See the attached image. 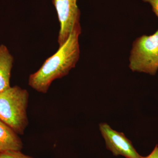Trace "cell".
Listing matches in <instances>:
<instances>
[{"label": "cell", "instance_id": "obj_1", "mask_svg": "<svg viewBox=\"0 0 158 158\" xmlns=\"http://www.w3.org/2000/svg\"><path fill=\"white\" fill-rule=\"evenodd\" d=\"M81 32L80 23L75 26L68 40L40 68L29 77L28 85L37 92L45 94L52 82L65 76L75 67L80 57L79 37Z\"/></svg>", "mask_w": 158, "mask_h": 158}, {"label": "cell", "instance_id": "obj_2", "mask_svg": "<svg viewBox=\"0 0 158 158\" xmlns=\"http://www.w3.org/2000/svg\"><path fill=\"white\" fill-rule=\"evenodd\" d=\"M29 98L28 91L18 86L0 93V120L18 135H23L28 125L27 110Z\"/></svg>", "mask_w": 158, "mask_h": 158}, {"label": "cell", "instance_id": "obj_3", "mask_svg": "<svg viewBox=\"0 0 158 158\" xmlns=\"http://www.w3.org/2000/svg\"><path fill=\"white\" fill-rule=\"evenodd\" d=\"M129 68L134 72L154 75L158 70V29L149 36L143 35L133 43Z\"/></svg>", "mask_w": 158, "mask_h": 158}, {"label": "cell", "instance_id": "obj_4", "mask_svg": "<svg viewBox=\"0 0 158 158\" xmlns=\"http://www.w3.org/2000/svg\"><path fill=\"white\" fill-rule=\"evenodd\" d=\"M60 24L58 42L61 46L68 40L75 26L80 23L81 11L77 0H52Z\"/></svg>", "mask_w": 158, "mask_h": 158}, {"label": "cell", "instance_id": "obj_5", "mask_svg": "<svg viewBox=\"0 0 158 158\" xmlns=\"http://www.w3.org/2000/svg\"><path fill=\"white\" fill-rule=\"evenodd\" d=\"M99 129L106 142V147L115 156L126 158H141L132 144L123 133L113 130L106 123L99 124Z\"/></svg>", "mask_w": 158, "mask_h": 158}, {"label": "cell", "instance_id": "obj_6", "mask_svg": "<svg viewBox=\"0 0 158 158\" xmlns=\"http://www.w3.org/2000/svg\"><path fill=\"white\" fill-rule=\"evenodd\" d=\"M14 58L7 47L0 45V93L9 89L10 86L11 71Z\"/></svg>", "mask_w": 158, "mask_h": 158}, {"label": "cell", "instance_id": "obj_7", "mask_svg": "<svg viewBox=\"0 0 158 158\" xmlns=\"http://www.w3.org/2000/svg\"><path fill=\"white\" fill-rule=\"evenodd\" d=\"M23 146L22 141L17 133L0 120V152L21 151Z\"/></svg>", "mask_w": 158, "mask_h": 158}, {"label": "cell", "instance_id": "obj_8", "mask_svg": "<svg viewBox=\"0 0 158 158\" xmlns=\"http://www.w3.org/2000/svg\"><path fill=\"white\" fill-rule=\"evenodd\" d=\"M0 158H32L25 155L20 151L9 150L0 152Z\"/></svg>", "mask_w": 158, "mask_h": 158}, {"label": "cell", "instance_id": "obj_9", "mask_svg": "<svg viewBox=\"0 0 158 158\" xmlns=\"http://www.w3.org/2000/svg\"><path fill=\"white\" fill-rule=\"evenodd\" d=\"M145 2L150 4L152 11L158 18V0H142Z\"/></svg>", "mask_w": 158, "mask_h": 158}, {"label": "cell", "instance_id": "obj_10", "mask_svg": "<svg viewBox=\"0 0 158 158\" xmlns=\"http://www.w3.org/2000/svg\"><path fill=\"white\" fill-rule=\"evenodd\" d=\"M141 158H158V144L156 145L151 152L147 156L141 157Z\"/></svg>", "mask_w": 158, "mask_h": 158}]
</instances>
